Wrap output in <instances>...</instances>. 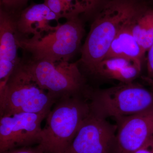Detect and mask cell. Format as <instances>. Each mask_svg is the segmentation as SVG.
Here are the masks:
<instances>
[{"instance_id":"7","label":"cell","mask_w":153,"mask_h":153,"mask_svg":"<svg viewBox=\"0 0 153 153\" xmlns=\"http://www.w3.org/2000/svg\"><path fill=\"white\" fill-rule=\"evenodd\" d=\"M116 125L92 112L64 153H118Z\"/></svg>"},{"instance_id":"3","label":"cell","mask_w":153,"mask_h":153,"mask_svg":"<svg viewBox=\"0 0 153 153\" xmlns=\"http://www.w3.org/2000/svg\"><path fill=\"white\" fill-rule=\"evenodd\" d=\"M57 100L35 82L21 59L5 85L0 88V116L48 114Z\"/></svg>"},{"instance_id":"9","label":"cell","mask_w":153,"mask_h":153,"mask_svg":"<svg viewBox=\"0 0 153 153\" xmlns=\"http://www.w3.org/2000/svg\"><path fill=\"white\" fill-rule=\"evenodd\" d=\"M115 121L118 153H134L153 136V108Z\"/></svg>"},{"instance_id":"12","label":"cell","mask_w":153,"mask_h":153,"mask_svg":"<svg viewBox=\"0 0 153 153\" xmlns=\"http://www.w3.org/2000/svg\"><path fill=\"white\" fill-rule=\"evenodd\" d=\"M142 66L120 57L105 58L99 63L92 74L121 83L132 82L138 76Z\"/></svg>"},{"instance_id":"17","label":"cell","mask_w":153,"mask_h":153,"mask_svg":"<svg viewBox=\"0 0 153 153\" xmlns=\"http://www.w3.org/2000/svg\"><path fill=\"white\" fill-rule=\"evenodd\" d=\"M147 55V70L148 75L153 80V43L148 49Z\"/></svg>"},{"instance_id":"5","label":"cell","mask_w":153,"mask_h":153,"mask_svg":"<svg viewBox=\"0 0 153 153\" xmlns=\"http://www.w3.org/2000/svg\"><path fill=\"white\" fill-rule=\"evenodd\" d=\"M25 68L42 89L57 100L66 96H84L89 99L91 89L85 84L78 63L22 59Z\"/></svg>"},{"instance_id":"1","label":"cell","mask_w":153,"mask_h":153,"mask_svg":"<svg viewBox=\"0 0 153 153\" xmlns=\"http://www.w3.org/2000/svg\"><path fill=\"white\" fill-rule=\"evenodd\" d=\"M135 5L128 0H113L97 14L81 49L80 62L92 74L104 59L114 39L126 26L140 15Z\"/></svg>"},{"instance_id":"18","label":"cell","mask_w":153,"mask_h":153,"mask_svg":"<svg viewBox=\"0 0 153 153\" xmlns=\"http://www.w3.org/2000/svg\"><path fill=\"white\" fill-rule=\"evenodd\" d=\"M83 5L86 10V13H88L96 7L100 2V0H79Z\"/></svg>"},{"instance_id":"8","label":"cell","mask_w":153,"mask_h":153,"mask_svg":"<svg viewBox=\"0 0 153 153\" xmlns=\"http://www.w3.org/2000/svg\"><path fill=\"white\" fill-rule=\"evenodd\" d=\"M48 114L22 112L0 116V152L35 143L39 144L41 123Z\"/></svg>"},{"instance_id":"19","label":"cell","mask_w":153,"mask_h":153,"mask_svg":"<svg viewBox=\"0 0 153 153\" xmlns=\"http://www.w3.org/2000/svg\"><path fill=\"white\" fill-rule=\"evenodd\" d=\"M134 153H153V149L151 144V139L143 146Z\"/></svg>"},{"instance_id":"20","label":"cell","mask_w":153,"mask_h":153,"mask_svg":"<svg viewBox=\"0 0 153 153\" xmlns=\"http://www.w3.org/2000/svg\"><path fill=\"white\" fill-rule=\"evenodd\" d=\"M151 144H152V146L153 149V136L151 138Z\"/></svg>"},{"instance_id":"10","label":"cell","mask_w":153,"mask_h":153,"mask_svg":"<svg viewBox=\"0 0 153 153\" xmlns=\"http://www.w3.org/2000/svg\"><path fill=\"white\" fill-rule=\"evenodd\" d=\"M16 16L0 8V87L4 86L21 61Z\"/></svg>"},{"instance_id":"2","label":"cell","mask_w":153,"mask_h":153,"mask_svg":"<svg viewBox=\"0 0 153 153\" xmlns=\"http://www.w3.org/2000/svg\"><path fill=\"white\" fill-rule=\"evenodd\" d=\"M91 112L89 99L84 96L57 100L46 118L38 145L47 153H64Z\"/></svg>"},{"instance_id":"4","label":"cell","mask_w":153,"mask_h":153,"mask_svg":"<svg viewBox=\"0 0 153 153\" xmlns=\"http://www.w3.org/2000/svg\"><path fill=\"white\" fill-rule=\"evenodd\" d=\"M84 34L83 24L77 16L67 19L63 25L58 23L55 30L46 36L19 38L18 44L32 60L69 61L79 49Z\"/></svg>"},{"instance_id":"6","label":"cell","mask_w":153,"mask_h":153,"mask_svg":"<svg viewBox=\"0 0 153 153\" xmlns=\"http://www.w3.org/2000/svg\"><path fill=\"white\" fill-rule=\"evenodd\" d=\"M89 102L92 112L115 120L153 108V91L131 82L104 89H92Z\"/></svg>"},{"instance_id":"14","label":"cell","mask_w":153,"mask_h":153,"mask_svg":"<svg viewBox=\"0 0 153 153\" xmlns=\"http://www.w3.org/2000/svg\"><path fill=\"white\" fill-rule=\"evenodd\" d=\"M133 35L146 53L153 43V12L140 14L132 24Z\"/></svg>"},{"instance_id":"11","label":"cell","mask_w":153,"mask_h":153,"mask_svg":"<svg viewBox=\"0 0 153 153\" xmlns=\"http://www.w3.org/2000/svg\"><path fill=\"white\" fill-rule=\"evenodd\" d=\"M16 27L19 38H28L30 35L42 34L52 32L56 27H52L49 21L59 18L44 3L31 5L16 14Z\"/></svg>"},{"instance_id":"13","label":"cell","mask_w":153,"mask_h":153,"mask_svg":"<svg viewBox=\"0 0 153 153\" xmlns=\"http://www.w3.org/2000/svg\"><path fill=\"white\" fill-rule=\"evenodd\" d=\"M132 24L126 26L119 32L113 41L104 59L112 57H123L142 66L143 57L145 53L132 33Z\"/></svg>"},{"instance_id":"16","label":"cell","mask_w":153,"mask_h":153,"mask_svg":"<svg viewBox=\"0 0 153 153\" xmlns=\"http://www.w3.org/2000/svg\"><path fill=\"white\" fill-rule=\"evenodd\" d=\"M2 153H47L42 147L38 145L36 148L24 147L14 149Z\"/></svg>"},{"instance_id":"15","label":"cell","mask_w":153,"mask_h":153,"mask_svg":"<svg viewBox=\"0 0 153 153\" xmlns=\"http://www.w3.org/2000/svg\"><path fill=\"white\" fill-rule=\"evenodd\" d=\"M29 0H0L1 9L13 14L19 13L26 8Z\"/></svg>"},{"instance_id":"21","label":"cell","mask_w":153,"mask_h":153,"mask_svg":"<svg viewBox=\"0 0 153 153\" xmlns=\"http://www.w3.org/2000/svg\"><path fill=\"white\" fill-rule=\"evenodd\" d=\"M152 86L153 91V80H152Z\"/></svg>"}]
</instances>
